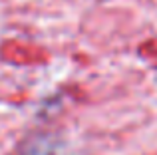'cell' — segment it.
<instances>
[{
  "instance_id": "cell-1",
  "label": "cell",
  "mask_w": 157,
  "mask_h": 155,
  "mask_svg": "<svg viewBox=\"0 0 157 155\" xmlns=\"http://www.w3.org/2000/svg\"><path fill=\"white\" fill-rule=\"evenodd\" d=\"M62 149V141L54 133H32L18 145L20 155H58Z\"/></svg>"
}]
</instances>
